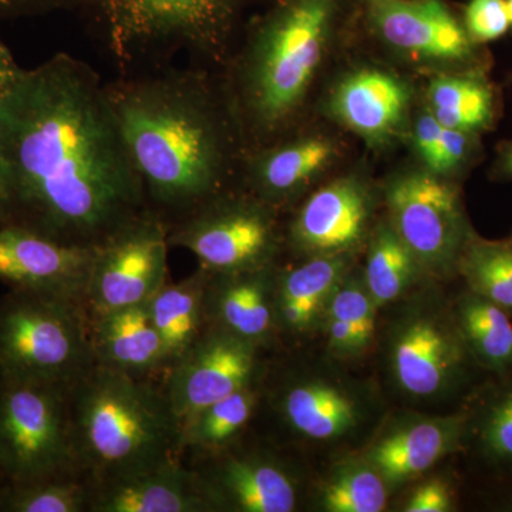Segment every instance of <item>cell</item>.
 <instances>
[{"mask_svg":"<svg viewBox=\"0 0 512 512\" xmlns=\"http://www.w3.org/2000/svg\"><path fill=\"white\" fill-rule=\"evenodd\" d=\"M453 316L470 356L493 372H512V322L507 311L470 292L458 301Z\"/></svg>","mask_w":512,"mask_h":512,"instance_id":"cell-26","label":"cell"},{"mask_svg":"<svg viewBox=\"0 0 512 512\" xmlns=\"http://www.w3.org/2000/svg\"><path fill=\"white\" fill-rule=\"evenodd\" d=\"M251 0H99L111 52L131 60L150 49L215 55Z\"/></svg>","mask_w":512,"mask_h":512,"instance_id":"cell-7","label":"cell"},{"mask_svg":"<svg viewBox=\"0 0 512 512\" xmlns=\"http://www.w3.org/2000/svg\"><path fill=\"white\" fill-rule=\"evenodd\" d=\"M463 25L476 45L500 39L511 28L507 0H470Z\"/></svg>","mask_w":512,"mask_h":512,"instance_id":"cell-35","label":"cell"},{"mask_svg":"<svg viewBox=\"0 0 512 512\" xmlns=\"http://www.w3.org/2000/svg\"><path fill=\"white\" fill-rule=\"evenodd\" d=\"M96 363L83 303L12 289L0 301V377L72 387Z\"/></svg>","mask_w":512,"mask_h":512,"instance_id":"cell-5","label":"cell"},{"mask_svg":"<svg viewBox=\"0 0 512 512\" xmlns=\"http://www.w3.org/2000/svg\"><path fill=\"white\" fill-rule=\"evenodd\" d=\"M470 356L453 315L433 301H416L394 320L387 363L397 389L416 400L456 389Z\"/></svg>","mask_w":512,"mask_h":512,"instance_id":"cell-9","label":"cell"},{"mask_svg":"<svg viewBox=\"0 0 512 512\" xmlns=\"http://www.w3.org/2000/svg\"><path fill=\"white\" fill-rule=\"evenodd\" d=\"M441 130H443V126H441L430 111L420 116L416 126H414V146H416V151L419 153L421 160L424 161L427 168L430 167L434 154H436Z\"/></svg>","mask_w":512,"mask_h":512,"instance_id":"cell-39","label":"cell"},{"mask_svg":"<svg viewBox=\"0 0 512 512\" xmlns=\"http://www.w3.org/2000/svg\"><path fill=\"white\" fill-rule=\"evenodd\" d=\"M148 208L106 86L57 55L0 97V225L97 245Z\"/></svg>","mask_w":512,"mask_h":512,"instance_id":"cell-1","label":"cell"},{"mask_svg":"<svg viewBox=\"0 0 512 512\" xmlns=\"http://www.w3.org/2000/svg\"><path fill=\"white\" fill-rule=\"evenodd\" d=\"M259 349L225 330L210 328L168 367L164 394L178 423L254 384Z\"/></svg>","mask_w":512,"mask_h":512,"instance_id":"cell-12","label":"cell"},{"mask_svg":"<svg viewBox=\"0 0 512 512\" xmlns=\"http://www.w3.org/2000/svg\"><path fill=\"white\" fill-rule=\"evenodd\" d=\"M92 512H210L192 468L171 458L146 470L93 484Z\"/></svg>","mask_w":512,"mask_h":512,"instance_id":"cell-17","label":"cell"},{"mask_svg":"<svg viewBox=\"0 0 512 512\" xmlns=\"http://www.w3.org/2000/svg\"><path fill=\"white\" fill-rule=\"evenodd\" d=\"M89 325L96 363L137 377L167 369L163 339L148 303L89 315Z\"/></svg>","mask_w":512,"mask_h":512,"instance_id":"cell-21","label":"cell"},{"mask_svg":"<svg viewBox=\"0 0 512 512\" xmlns=\"http://www.w3.org/2000/svg\"><path fill=\"white\" fill-rule=\"evenodd\" d=\"M96 247L67 244L22 225H0V281L10 289L86 306Z\"/></svg>","mask_w":512,"mask_h":512,"instance_id":"cell-13","label":"cell"},{"mask_svg":"<svg viewBox=\"0 0 512 512\" xmlns=\"http://www.w3.org/2000/svg\"><path fill=\"white\" fill-rule=\"evenodd\" d=\"M170 245L187 249L210 274H237L272 265L276 229L264 202L227 201L220 195L181 218Z\"/></svg>","mask_w":512,"mask_h":512,"instance_id":"cell-11","label":"cell"},{"mask_svg":"<svg viewBox=\"0 0 512 512\" xmlns=\"http://www.w3.org/2000/svg\"><path fill=\"white\" fill-rule=\"evenodd\" d=\"M473 134L443 126L436 154L427 170L436 175L453 173L466 163L473 147Z\"/></svg>","mask_w":512,"mask_h":512,"instance_id":"cell-36","label":"cell"},{"mask_svg":"<svg viewBox=\"0 0 512 512\" xmlns=\"http://www.w3.org/2000/svg\"><path fill=\"white\" fill-rule=\"evenodd\" d=\"M210 463L194 470L202 498L211 511L292 512L298 505V484L291 471L264 454L208 456Z\"/></svg>","mask_w":512,"mask_h":512,"instance_id":"cell-14","label":"cell"},{"mask_svg":"<svg viewBox=\"0 0 512 512\" xmlns=\"http://www.w3.org/2000/svg\"><path fill=\"white\" fill-rule=\"evenodd\" d=\"M498 170L504 177L512 180V141L503 144L498 153Z\"/></svg>","mask_w":512,"mask_h":512,"instance_id":"cell-43","label":"cell"},{"mask_svg":"<svg viewBox=\"0 0 512 512\" xmlns=\"http://www.w3.org/2000/svg\"><path fill=\"white\" fill-rule=\"evenodd\" d=\"M386 202L389 224L421 271L444 276L458 268L470 235L453 185L430 171L399 175L387 187Z\"/></svg>","mask_w":512,"mask_h":512,"instance_id":"cell-10","label":"cell"},{"mask_svg":"<svg viewBox=\"0 0 512 512\" xmlns=\"http://www.w3.org/2000/svg\"><path fill=\"white\" fill-rule=\"evenodd\" d=\"M0 480H2V483H3V478H2V476H0Z\"/></svg>","mask_w":512,"mask_h":512,"instance_id":"cell-45","label":"cell"},{"mask_svg":"<svg viewBox=\"0 0 512 512\" xmlns=\"http://www.w3.org/2000/svg\"><path fill=\"white\" fill-rule=\"evenodd\" d=\"M348 0H279L262 20L241 72L242 110L262 134L301 109Z\"/></svg>","mask_w":512,"mask_h":512,"instance_id":"cell-4","label":"cell"},{"mask_svg":"<svg viewBox=\"0 0 512 512\" xmlns=\"http://www.w3.org/2000/svg\"><path fill=\"white\" fill-rule=\"evenodd\" d=\"M467 430V417H426L397 424L367 451L365 460L389 485L420 477L456 451Z\"/></svg>","mask_w":512,"mask_h":512,"instance_id":"cell-20","label":"cell"},{"mask_svg":"<svg viewBox=\"0 0 512 512\" xmlns=\"http://www.w3.org/2000/svg\"><path fill=\"white\" fill-rule=\"evenodd\" d=\"M453 508V494L446 481L430 478L414 490L404 511L407 512H447Z\"/></svg>","mask_w":512,"mask_h":512,"instance_id":"cell-37","label":"cell"},{"mask_svg":"<svg viewBox=\"0 0 512 512\" xmlns=\"http://www.w3.org/2000/svg\"><path fill=\"white\" fill-rule=\"evenodd\" d=\"M282 419L299 436L315 441L342 439L362 419L359 400L338 384L293 380L278 400Z\"/></svg>","mask_w":512,"mask_h":512,"instance_id":"cell-23","label":"cell"},{"mask_svg":"<svg viewBox=\"0 0 512 512\" xmlns=\"http://www.w3.org/2000/svg\"><path fill=\"white\" fill-rule=\"evenodd\" d=\"M349 274L348 255L309 256L303 264L276 276V326L293 336L315 329L332 292Z\"/></svg>","mask_w":512,"mask_h":512,"instance_id":"cell-22","label":"cell"},{"mask_svg":"<svg viewBox=\"0 0 512 512\" xmlns=\"http://www.w3.org/2000/svg\"><path fill=\"white\" fill-rule=\"evenodd\" d=\"M335 144L325 137H303L264 151L252 164V181L262 201L296 194L325 170L335 157Z\"/></svg>","mask_w":512,"mask_h":512,"instance_id":"cell-24","label":"cell"},{"mask_svg":"<svg viewBox=\"0 0 512 512\" xmlns=\"http://www.w3.org/2000/svg\"><path fill=\"white\" fill-rule=\"evenodd\" d=\"M320 325L325 329L330 352L339 357H355L362 355L370 343L359 332L346 323L328 316H323Z\"/></svg>","mask_w":512,"mask_h":512,"instance_id":"cell-38","label":"cell"},{"mask_svg":"<svg viewBox=\"0 0 512 512\" xmlns=\"http://www.w3.org/2000/svg\"><path fill=\"white\" fill-rule=\"evenodd\" d=\"M210 272H197L177 284H165L148 302L163 339L167 369L187 352L207 329L205 291Z\"/></svg>","mask_w":512,"mask_h":512,"instance_id":"cell-25","label":"cell"},{"mask_svg":"<svg viewBox=\"0 0 512 512\" xmlns=\"http://www.w3.org/2000/svg\"><path fill=\"white\" fill-rule=\"evenodd\" d=\"M484 251L512 282V245L504 242L481 241Z\"/></svg>","mask_w":512,"mask_h":512,"instance_id":"cell-41","label":"cell"},{"mask_svg":"<svg viewBox=\"0 0 512 512\" xmlns=\"http://www.w3.org/2000/svg\"><path fill=\"white\" fill-rule=\"evenodd\" d=\"M376 312V303L363 279L348 274L330 295L323 316L346 323L367 342L372 343L376 330Z\"/></svg>","mask_w":512,"mask_h":512,"instance_id":"cell-33","label":"cell"},{"mask_svg":"<svg viewBox=\"0 0 512 512\" xmlns=\"http://www.w3.org/2000/svg\"><path fill=\"white\" fill-rule=\"evenodd\" d=\"M478 440L490 460L512 467V386L495 394L485 407Z\"/></svg>","mask_w":512,"mask_h":512,"instance_id":"cell-34","label":"cell"},{"mask_svg":"<svg viewBox=\"0 0 512 512\" xmlns=\"http://www.w3.org/2000/svg\"><path fill=\"white\" fill-rule=\"evenodd\" d=\"M275 282L272 265L237 274H210L205 291L207 326L262 348L278 330Z\"/></svg>","mask_w":512,"mask_h":512,"instance_id":"cell-18","label":"cell"},{"mask_svg":"<svg viewBox=\"0 0 512 512\" xmlns=\"http://www.w3.org/2000/svg\"><path fill=\"white\" fill-rule=\"evenodd\" d=\"M430 113L441 126L477 134L493 124L495 93L481 74H444L429 86Z\"/></svg>","mask_w":512,"mask_h":512,"instance_id":"cell-27","label":"cell"},{"mask_svg":"<svg viewBox=\"0 0 512 512\" xmlns=\"http://www.w3.org/2000/svg\"><path fill=\"white\" fill-rule=\"evenodd\" d=\"M258 402L259 394L251 384L192 414L181 424V450L200 457L227 450L248 426Z\"/></svg>","mask_w":512,"mask_h":512,"instance_id":"cell-28","label":"cell"},{"mask_svg":"<svg viewBox=\"0 0 512 512\" xmlns=\"http://www.w3.org/2000/svg\"><path fill=\"white\" fill-rule=\"evenodd\" d=\"M372 197L356 178H340L313 192L292 222L291 241L308 256L349 255L369 232Z\"/></svg>","mask_w":512,"mask_h":512,"instance_id":"cell-16","label":"cell"},{"mask_svg":"<svg viewBox=\"0 0 512 512\" xmlns=\"http://www.w3.org/2000/svg\"><path fill=\"white\" fill-rule=\"evenodd\" d=\"M410 97L407 84L393 73L362 69L335 87L330 110L343 126L377 146L402 130Z\"/></svg>","mask_w":512,"mask_h":512,"instance_id":"cell-19","label":"cell"},{"mask_svg":"<svg viewBox=\"0 0 512 512\" xmlns=\"http://www.w3.org/2000/svg\"><path fill=\"white\" fill-rule=\"evenodd\" d=\"M367 22L394 49L437 62H468L476 43L443 0H360Z\"/></svg>","mask_w":512,"mask_h":512,"instance_id":"cell-15","label":"cell"},{"mask_svg":"<svg viewBox=\"0 0 512 512\" xmlns=\"http://www.w3.org/2000/svg\"><path fill=\"white\" fill-rule=\"evenodd\" d=\"M22 72V67L18 66L8 47L0 42V97L8 92Z\"/></svg>","mask_w":512,"mask_h":512,"instance_id":"cell-40","label":"cell"},{"mask_svg":"<svg viewBox=\"0 0 512 512\" xmlns=\"http://www.w3.org/2000/svg\"><path fill=\"white\" fill-rule=\"evenodd\" d=\"M147 204L185 215L218 197L227 177L229 137L207 80L194 70L107 84Z\"/></svg>","mask_w":512,"mask_h":512,"instance_id":"cell-2","label":"cell"},{"mask_svg":"<svg viewBox=\"0 0 512 512\" xmlns=\"http://www.w3.org/2000/svg\"><path fill=\"white\" fill-rule=\"evenodd\" d=\"M458 268L467 279L471 292L483 296L504 311L512 312L511 279L491 261L481 239H468Z\"/></svg>","mask_w":512,"mask_h":512,"instance_id":"cell-32","label":"cell"},{"mask_svg":"<svg viewBox=\"0 0 512 512\" xmlns=\"http://www.w3.org/2000/svg\"><path fill=\"white\" fill-rule=\"evenodd\" d=\"M508 13H510L511 28H512V0H507Z\"/></svg>","mask_w":512,"mask_h":512,"instance_id":"cell-44","label":"cell"},{"mask_svg":"<svg viewBox=\"0 0 512 512\" xmlns=\"http://www.w3.org/2000/svg\"><path fill=\"white\" fill-rule=\"evenodd\" d=\"M69 387L0 377L3 484L70 476L79 470L70 426Z\"/></svg>","mask_w":512,"mask_h":512,"instance_id":"cell-6","label":"cell"},{"mask_svg":"<svg viewBox=\"0 0 512 512\" xmlns=\"http://www.w3.org/2000/svg\"><path fill=\"white\" fill-rule=\"evenodd\" d=\"M93 484L70 476L22 484H0V512L89 511Z\"/></svg>","mask_w":512,"mask_h":512,"instance_id":"cell-31","label":"cell"},{"mask_svg":"<svg viewBox=\"0 0 512 512\" xmlns=\"http://www.w3.org/2000/svg\"><path fill=\"white\" fill-rule=\"evenodd\" d=\"M70 426L79 470L93 484L181 457V429L164 392L140 377L94 363L70 387Z\"/></svg>","mask_w":512,"mask_h":512,"instance_id":"cell-3","label":"cell"},{"mask_svg":"<svg viewBox=\"0 0 512 512\" xmlns=\"http://www.w3.org/2000/svg\"><path fill=\"white\" fill-rule=\"evenodd\" d=\"M421 266L392 225H380L370 238L365 269L367 291L377 309L402 299L416 282Z\"/></svg>","mask_w":512,"mask_h":512,"instance_id":"cell-29","label":"cell"},{"mask_svg":"<svg viewBox=\"0 0 512 512\" xmlns=\"http://www.w3.org/2000/svg\"><path fill=\"white\" fill-rule=\"evenodd\" d=\"M56 0H0V15L2 13L22 12V10H29L40 8L47 3H55Z\"/></svg>","mask_w":512,"mask_h":512,"instance_id":"cell-42","label":"cell"},{"mask_svg":"<svg viewBox=\"0 0 512 512\" xmlns=\"http://www.w3.org/2000/svg\"><path fill=\"white\" fill-rule=\"evenodd\" d=\"M168 232L163 217L146 208L97 244L86 291L89 315L151 301L167 284Z\"/></svg>","mask_w":512,"mask_h":512,"instance_id":"cell-8","label":"cell"},{"mask_svg":"<svg viewBox=\"0 0 512 512\" xmlns=\"http://www.w3.org/2000/svg\"><path fill=\"white\" fill-rule=\"evenodd\" d=\"M389 487L369 461H350L323 485L320 505L329 512H380L389 500Z\"/></svg>","mask_w":512,"mask_h":512,"instance_id":"cell-30","label":"cell"}]
</instances>
